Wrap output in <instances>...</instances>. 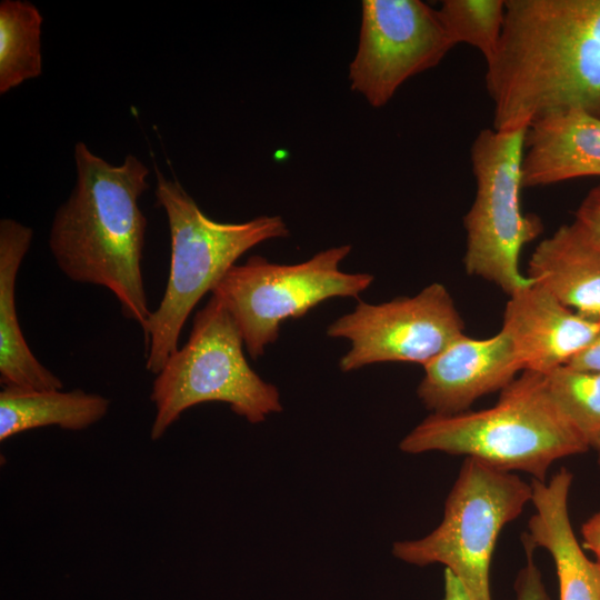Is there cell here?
<instances>
[{
	"label": "cell",
	"mask_w": 600,
	"mask_h": 600,
	"mask_svg": "<svg viewBox=\"0 0 600 600\" xmlns=\"http://www.w3.org/2000/svg\"><path fill=\"white\" fill-rule=\"evenodd\" d=\"M486 88L496 130L573 109L600 118V0H506Z\"/></svg>",
	"instance_id": "1"
},
{
	"label": "cell",
	"mask_w": 600,
	"mask_h": 600,
	"mask_svg": "<svg viewBox=\"0 0 600 600\" xmlns=\"http://www.w3.org/2000/svg\"><path fill=\"white\" fill-rule=\"evenodd\" d=\"M77 180L56 211L49 249L61 272L112 292L124 318L143 329L151 316L142 276L147 218L139 207L149 169L133 154L111 164L74 146Z\"/></svg>",
	"instance_id": "2"
},
{
	"label": "cell",
	"mask_w": 600,
	"mask_h": 600,
	"mask_svg": "<svg viewBox=\"0 0 600 600\" xmlns=\"http://www.w3.org/2000/svg\"><path fill=\"white\" fill-rule=\"evenodd\" d=\"M402 452L466 456L493 469L546 481L551 464L588 452L583 437L552 399L542 373L522 371L483 410L432 413L399 443Z\"/></svg>",
	"instance_id": "3"
},
{
	"label": "cell",
	"mask_w": 600,
	"mask_h": 600,
	"mask_svg": "<svg viewBox=\"0 0 600 600\" xmlns=\"http://www.w3.org/2000/svg\"><path fill=\"white\" fill-rule=\"evenodd\" d=\"M154 170V196L167 214L171 249L163 297L142 329L146 369L157 374L179 349L182 328L200 299L242 254L264 241L288 237L289 229L279 216L238 223L214 221L177 180Z\"/></svg>",
	"instance_id": "4"
},
{
	"label": "cell",
	"mask_w": 600,
	"mask_h": 600,
	"mask_svg": "<svg viewBox=\"0 0 600 600\" xmlns=\"http://www.w3.org/2000/svg\"><path fill=\"white\" fill-rule=\"evenodd\" d=\"M243 347L237 322L211 296L194 314L188 341L156 374L150 394L156 408L152 440L160 439L187 409L204 402L228 403L253 424L282 410L277 387L250 367Z\"/></svg>",
	"instance_id": "5"
},
{
	"label": "cell",
	"mask_w": 600,
	"mask_h": 600,
	"mask_svg": "<svg viewBox=\"0 0 600 600\" xmlns=\"http://www.w3.org/2000/svg\"><path fill=\"white\" fill-rule=\"evenodd\" d=\"M531 498V484L519 476L466 458L440 524L423 538L396 541L392 553L419 567L441 563L472 600H492L490 563L498 537Z\"/></svg>",
	"instance_id": "6"
},
{
	"label": "cell",
	"mask_w": 600,
	"mask_h": 600,
	"mask_svg": "<svg viewBox=\"0 0 600 600\" xmlns=\"http://www.w3.org/2000/svg\"><path fill=\"white\" fill-rule=\"evenodd\" d=\"M350 244L328 248L293 264L252 256L234 264L211 291L237 322L252 359L279 337L286 320L298 319L333 298H356L373 282L367 272H346L340 263Z\"/></svg>",
	"instance_id": "7"
},
{
	"label": "cell",
	"mask_w": 600,
	"mask_h": 600,
	"mask_svg": "<svg viewBox=\"0 0 600 600\" xmlns=\"http://www.w3.org/2000/svg\"><path fill=\"white\" fill-rule=\"evenodd\" d=\"M527 131L483 129L470 150L476 197L463 219L466 271L508 296L531 282L519 270V256L542 231L540 219L520 208Z\"/></svg>",
	"instance_id": "8"
},
{
	"label": "cell",
	"mask_w": 600,
	"mask_h": 600,
	"mask_svg": "<svg viewBox=\"0 0 600 600\" xmlns=\"http://www.w3.org/2000/svg\"><path fill=\"white\" fill-rule=\"evenodd\" d=\"M464 334L454 301L439 282L413 297H398L378 304L359 299L353 311L327 328L328 337L350 343L339 361L343 372L382 362L423 367Z\"/></svg>",
	"instance_id": "9"
},
{
	"label": "cell",
	"mask_w": 600,
	"mask_h": 600,
	"mask_svg": "<svg viewBox=\"0 0 600 600\" xmlns=\"http://www.w3.org/2000/svg\"><path fill=\"white\" fill-rule=\"evenodd\" d=\"M456 44L438 10L420 0H363L351 89L380 108L411 77L438 66Z\"/></svg>",
	"instance_id": "10"
},
{
	"label": "cell",
	"mask_w": 600,
	"mask_h": 600,
	"mask_svg": "<svg viewBox=\"0 0 600 600\" xmlns=\"http://www.w3.org/2000/svg\"><path fill=\"white\" fill-rule=\"evenodd\" d=\"M501 331L522 371L546 374L586 349L600 331V321L580 316L531 280L509 296Z\"/></svg>",
	"instance_id": "11"
},
{
	"label": "cell",
	"mask_w": 600,
	"mask_h": 600,
	"mask_svg": "<svg viewBox=\"0 0 600 600\" xmlns=\"http://www.w3.org/2000/svg\"><path fill=\"white\" fill-rule=\"evenodd\" d=\"M423 369L417 394L436 414L467 411L477 399L502 390L522 371L509 337L501 330L486 339L464 334Z\"/></svg>",
	"instance_id": "12"
},
{
	"label": "cell",
	"mask_w": 600,
	"mask_h": 600,
	"mask_svg": "<svg viewBox=\"0 0 600 600\" xmlns=\"http://www.w3.org/2000/svg\"><path fill=\"white\" fill-rule=\"evenodd\" d=\"M573 476L564 467L549 480L532 479L536 513L522 534L524 549H546L556 566L560 600H600V563L590 560L578 542L569 514Z\"/></svg>",
	"instance_id": "13"
},
{
	"label": "cell",
	"mask_w": 600,
	"mask_h": 600,
	"mask_svg": "<svg viewBox=\"0 0 600 600\" xmlns=\"http://www.w3.org/2000/svg\"><path fill=\"white\" fill-rule=\"evenodd\" d=\"M600 176V118L583 110L544 117L528 128L522 188Z\"/></svg>",
	"instance_id": "14"
},
{
	"label": "cell",
	"mask_w": 600,
	"mask_h": 600,
	"mask_svg": "<svg viewBox=\"0 0 600 600\" xmlns=\"http://www.w3.org/2000/svg\"><path fill=\"white\" fill-rule=\"evenodd\" d=\"M527 277L569 309L600 321V242L574 221L536 247Z\"/></svg>",
	"instance_id": "15"
},
{
	"label": "cell",
	"mask_w": 600,
	"mask_h": 600,
	"mask_svg": "<svg viewBox=\"0 0 600 600\" xmlns=\"http://www.w3.org/2000/svg\"><path fill=\"white\" fill-rule=\"evenodd\" d=\"M32 238V228L9 218L0 220V382L2 387L62 389L61 379L32 353L17 314V276Z\"/></svg>",
	"instance_id": "16"
},
{
	"label": "cell",
	"mask_w": 600,
	"mask_h": 600,
	"mask_svg": "<svg viewBox=\"0 0 600 600\" xmlns=\"http://www.w3.org/2000/svg\"><path fill=\"white\" fill-rule=\"evenodd\" d=\"M110 401L81 389L38 390L2 387L0 391V441L36 428L57 426L80 431L100 421Z\"/></svg>",
	"instance_id": "17"
},
{
	"label": "cell",
	"mask_w": 600,
	"mask_h": 600,
	"mask_svg": "<svg viewBox=\"0 0 600 600\" xmlns=\"http://www.w3.org/2000/svg\"><path fill=\"white\" fill-rule=\"evenodd\" d=\"M38 8L23 0L0 2V93L42 73L41 27Z\"/></svg>",
	"instance_id": "18"
},
{
	"label": "cell",
	"mask_w": 600,
	"mask_h": 600,
	"mask_svg": "<svg viewBox=\"0 0 600 600\" xmlns=\"http://www.w3.org/2000/svg\"><path fill=\"white\" fill-rule=\"evenodd\" d=\"M548 390L590 449L600 450V371L558 367L544 374Z\"/></svg>",
	"instance_id": "19"
},
{
	"label": "cell",
	"mask_w": 600,
	"mask_h": 600,
	"mask_svg": "<svg viewBox=\"0 0 600 600\" xmlns=\"http://www.w3.org/2000/svg\"><path fill=\"white\" fill-rule=\"evenodd\" d=\"M438 13L454 44L476 48L486 62L493 56L504 23V0H444Z\"/></svg>",
	"instance_id": "20"
},
{
	"label": "cell",
	"mask_w": 600,
	"mask_h": 600,
	"mask_svg": "<svg viewBox=\"0 0 600 600\" xmlns=\"http://www.w3.org/2000/svg\"><path fill=\"white\" fill-rule=\"evenodd\" d=\"M527 563L519 571L516 582V600H550L541 573L532 558V550L524 549Z\"/></svg>",
	"instance_id": "21"
},
{
	"label": "cell",
	"mask_w": 600,
	"mask_h": 600,
	"mask_svg": "<svg viewBox=\"0 0 600 600\" xmlns=\"http://www.w3.org/2000/svg\"><path fill=\"white\" fill-rule=\"evenodd\" d=\"M574 222L600 242V183L588 192L578 207Z\"/></svg>",
	"instance_id": "22"
},
{
	"label": "cell",
	"mask_w": 600,
	"mask_h": 600,
	"mask_svg": "<svg viewBox=\"0 0 600 600\" xmlns=\"http://www.w3.org/2000/svg\"><path fill=\"white\" fill-rule=\"evenodd\" d=\"M582 548L591 551L600 563V510L581 526Z\"/></svg>",
	"instance_id": "23"
},
{
	"label": "cell",
	"mask_w": 600,
	"mask_h": 600,
	"mask_svg": "<svg viewBox=\"0 0 600 600\" xmlns=\"http://www.w3.org/2000/svg\"><path fill=\"white\" fill-rule=\"evenodd\" d=\"M568 366L589 371H600V331L593 341L578 353Z\"/></svg>",
	"instance_id": "24"
},
{
	"label": "cell",
	"mask_w": 600,
	"mask_h": 600,
	"mask_svg": "<svg viewBox=\"0 0 600 600\" xmlns=\"http://www.w3.org/2000/svg\"><path fill=\"white\" fill-rule=\"evenodd\" d=\"M442 600H472L462 582L449 570L444 569Z\"/></svg>",
	"instance_id": "25"
},
{
	"label": "cell",
	"mask_w": 600,
	"mask_h": 600,
	"mask_svg": "<svg viewBox=\"0 0 600 600\" xmlns=\"http://www.w3.org/2000/svg\"><path fill=\"white\" fill-rule=\"evenodd\" d=\"M598 466L600 468V450L598 451Z\"/></svg>",
	"instance_id": "26"
}]
</instances>
